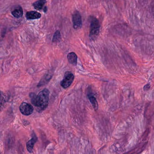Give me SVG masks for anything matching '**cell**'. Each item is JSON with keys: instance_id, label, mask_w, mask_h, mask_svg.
Instances as JSON below:
<instances>
[{"instance_id": "obj_1", "label": "cell", "mask_w": 154, "mask_h": 154, "mask_svg": "<svg viewBox=\"0 0 154 154\" xmlns=\"http://www.w3.org/2000/svg\"><path fill=\"white\" fill-rule=\"evenodd\" d=\"M50 92L48 89H44L41 91L38 95L35 93H30V97L32 104L38 108L39 112L45 110L48 105Z\"/></svg>"}, {"instance_id": "obj_2", "label": "cell", "mask_w": 154, "mask_h": 154, "mask_svg": "<svg viewBox=\"0 0 154 154\" xmlns=\"http://www.w3.org/2000/svg\"><path fill=\"white\" fill-rule=\"evenodd\" d=\"M89 20L90 24L89 38L92 40H95L98 37L100 33V25L99 20L93 16H90Z\"/></svg>"}, {"instance_id": "obj_3", "label": "cell", "mask_w": 154, "mask_h": 154, "mask_svg": "<svg viewBox=\"0 0 154 154\" xmlns=\"http://www.w3.org/2000/svg\"><path fill=\"white\" fill-rule=\"evenodd\" d=\"M74 79L73 74L70 71H66L63 80L60 82V85L63 88H67L71 85Z\"/></svg>"}, {"instance_id": "obj_4", "label": "cell", "mask_w": 154, "mask_h": 154, "mask_svg": "<svg viewBox=\"0 0 154 154\" xmlns=\"http://www.w3.org/2000/svg\"><path fill=\"white\" fill-rule=\"evenodd\" d=\"M73 27L75 29H79L82 27V18L79 11L76 10L72 15Z\"/></svg>"}, {"instance_id": "obj_5", "label": "cell", "mask_w": 154, "mask_h": 154, "mask_svg": "<svg viewBox=\"0 0 154 154\" xmlns=\"http://www.w3.org/2000/svg\"><path fill=\"white\" fill-rule=\"evenodd\" d=\"M20 112L24 116L31 115L34 111V107L32 105L26 102L22 103L20 107Z\"/></svg>"}, {"instance_id": "obj_6", "label": "cell", "mask_w": 154, "mask_h": 154, "mask_svg": "<svg viewBox=\"0 0 154 154\" xmlns=\"http://www.w3.org/2000/svg\"><path fill=\"white\" fill-rule=\"evenodd\" d=\"M38 138L34 134V136L29 141L27 142L26 144L27 150L29 153H32L33 152V148L35 143L37 142Z\"/></svg>"}, {"instance_id": "obj_7", "label": "cell", "mask_w": 154, "mask_h": 154, "mask_svg": "<svg viewBox=\"0 0 154 154\" xmlns=\"http://www.w3.org/2000/svg\"><path fill=\"white\" fill-rule=\"evenodd\" d=\"M41 14L37 11H28L26 14V17L27 20H35L39 19L41 17Z\"/></svg>"}, {"instance_id": "obj_8", "label": "cell", "mask_w": 154, "mask_h": 154, "mask_svg": "<svg viewBox=\"0 0 154 154\" xmlns=\"http://www.w3.org/2000/svg\"><path fill=\"white\" fill-rule=\"evenodd\" d=\"M67 59L69 63L74 66H76L77 65L78 57L75 53L74 52L69 53L67 55Z\"/></svg>"}, {"instance_id": "obj_9", "label": "cell", "mask_w": 154, "mask_h": 154, "mask_svg": "<svg viewBox=\"0 0 154 154\" xmlns=\"http://www.w3.org/2000/svg\"><path fill=\"white\" fill-rule=\"evenodd\" d=\"M11 14L14 17L16 18H20L23 16V11L22 7L20 6H18L15 7L11 11Z\"/></svg>"}, {"instance_id": "obj_10", "label": "cell", "mask_w": 154, "mask_h": 154, "mask_svg": "<svg viewBox=\"0 0 154 154\" xmlns=\"http://www.w3.org/2000/svg\"><path fill=\"white\" fill-rule=\"evenodd\" d=\"M46 3V0H38L33 3V6L36 10H40L43 9Z\"/></svg>"}, {"instance_id": "obj_11", "label": "cell", "mask_w": 154, "mask_h": 154, "mask_svg": "<svg viewBox=\"0 0 154 154\" xmlns=\"http://www.w3.org/2000/svg\"><path fill=\"white\" fill-rule=\"evenodd\" d=\"M88 96L94 109H95V111H97L98 109V104L95 97L93 94H91V93L88 94Z\"/></svg>"}, {"instance_id": "obj_12", "label": "cell", "mask_w": 154, "mask_h": 154, "mask_svg": "<svg viewBox=\"0 0 154 154\" xmlns=\"http://www.w3.org/2000/svg\"><path fill=\"white\" fill-rule=\"evenodd\" d=\"M51 76H50V75H49L48 74H45L42 78V79L39 82L37 87H41V86H43V85H45V84H47L48 83L49 81L51 79Z\"/></svg>"}, {"instance_id": "obj_13", "label": "cell", "mask_w": 154, "mask_h": 154, "mask_svg": "<svg viewBox=\"0 0 154 154\" xmlns=\"http://www.w3.org/2000/svg\"><path fill=\"white\" fill-rule=\"evenodd\" d=\"M61 39V34L60 31L57 30L54 34L52 38V42H59Z\"/></svg>"}, {"instance_id": "obj_14", "label": "cell", "mask_w": 154, "mask_h": 154, "mask_svg": "<svg viewBox=\"0 0 154 154\" xmlns=\"http://www.w3.org/2000/svg\"><path fill=\"white\" fill-rule=\"evenodd\" d=\"M4 97L3 93L2 92H0V109L1 108V107L3 105V103L4 102Z\"/></svg>"}, {"instance_id": "obj_15", "label": "cell", "mask_w": 154, "mask_h": 154, "mask_svg": "<svg viewBox=\"0 0 154 154\" xmlns=\"http://www.w3.org/2000/svg\"><path fill=\"white\" fill-rule=\"evenodd\" d=\"M150 88V85L149 84H147L146 85H145L144 87V88H143V89H144V91H146L149 90V89Z\"/></svg>"}, {"instance_id": "obj_16", "label": "cell", "mask_w": 154, "mask_h": 154, "mask_svg": "<svg viewBox=\"0 0 154 154\" xmlns=\"http://www.w3.org/2000/svg\"><path fill=\"white\" fill-rule=\"evenodd\" d=\"M43 10H44V12H47V10H48V8H47V6H44V7L43 9Z\"/></svg>"}, {"instance_id": "obj_17", "label": "cell", "mask_w": 154, "mask_h": 154, "mask_svg": "<svg viewBox=\"0 0 154 154\" xmlns=\"http://www.w3.org/2000/svg\"></svg>"}]
</instances>
